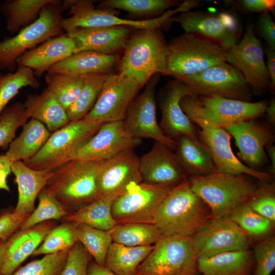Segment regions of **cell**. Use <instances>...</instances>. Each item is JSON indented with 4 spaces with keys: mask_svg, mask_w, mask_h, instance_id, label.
Listing matches in <instances>:
<instances>
[{
    "mask_svg": "<svg viewBox=\"0 0 275 275\" xmlns=\"http://www.w3.org/2000/svg\"><path fill=\"white\" fill-rule=\"evenodd\" d=\"M211 219L209 207L191 190L187 178L169 192L156 211L154 224L163 236L190 237Z\"/></svg>",
    "mask_w": 275,
    "mask_h": 275,
    "instance_id": "1",
    "label": "cell"
},
{
    "mask_svg": "<svg viewBox=\"0 0 275 275\" xmlns=\"http://www.w3.org/2000/svg\"><path fill=\"white\" fill-rule=\"evenodd\" d=\"M180 105L189 120L201 128H224L261 116L268 104L264 101L252 102L193 93L182 98Z\"/></svg>",
    "mask_w": 275,
    "mask_h": 275,
    "instance_id": "2",
    "label": "cell"
},
{
    "mask_svg": "<svg viewBox=\"0 0 275 275\" xmlns=\"http://www.w3.org/2000/svg\"><path fill=\"white\" fill-rule=\"evenodd\" d=\"M246 174L214 172L188 178L191 190L209 207L212 219L227 217L240 204L246 202L259 185Z\"/></svg>",
    "mask_w": 275,
    "mask_h": 275,
    "instance_id": "3",
    "label": "cell"
},
{
    "mask_svg": "<svg viewBox=\"0 0 275 275\" xmlns=\"http://www.w3.org/2000/svg\"><path fill=\"white\" fill-rule=\"evenodd\" d=\"M226 50L203 36L184 33L168 43L164 75L179 80L226 62Z\"/></svg>",
    "mask_w": 275,
    "mask_h": 275,
    "instance_id": "4",
    "label": "cell"
},
{
    "mask_svg": "<svg viewBox=\"0 0 275 275\" xmlns=\"http://www.w3.org/2000/svg\"><path fill=\"white\" fill-rule=\"evenodd\" d=\"M168 43L160 28L131 34L119 64V73L134 78L142 88L155 74H163Z\"/></svg>",
    "mask_w": 275,
    "mask_h": 275,
    "instance_id": "5",
    "label": "cell"
},
{
    "mask_svg": "<svg viewBox=\"0 0 275 275\" xmlns=\"http://www.w3.org/2000/svg\"><path fill=\"white\" fill-rule=\"evenodd\" d=\"M99 161L70 160L53 171L45 187L70 212L75 211L100 198Z\"/></svg>",
    "mask_w": 275,
    "mask_h": 275,
    "instance_id": "6",
    "label": "cell"
},
{
    "mask_svg": "<svg viewBox=\"0 0 275 275\" xmlns=\"http://www.w3.org/2000/svg\"><path fill=\"white\" fill-rule=\"evenodd\" d=\"M61 1L52 0L41 9L38 18L13 37L0 41V69L10 72L17 69L18 58L44 41L64 34L61 26Z\"/></svg>",
    "mask_w": 275,
    "mask_h": 275,
    "instance_id": "7",
    "label": "cell"
},
{
    "mask_svg": "<svg viewBox=\"0 0 275 275\" xmlns=\"http://www.w3.org/2000/svg\"><path fill=\"white\" fill-rule=\"evenodd\" d=\"M198 260L191 236H163L136 275H198Z\"/></svg>",
    "mask_w": 275,
    "mask_h": 275,
    "instance_id": "8",
    "label": "cell"
},
{
    "mask_svg": "<svg viewBox=\"0 0 275 275\" xmlns=\"http://www.w3.org/2000/svg\"><path fill=\"white\" fill-rule=\"evenodd\" d=\"M192 8L191 3L186 1L174 10H168L157 17L134 20L118 17L115 10L96 8L93 1L75 0L68 10V14L70 16L62 18L61 26L66 33L76 28L115 26H128L135 30L160 28L166 22H169L174 14L190 10Z\"/></svg>",
    "mask_w": 275,
    "mask_h": 275,
    "instance_id": "9",
    "label": "cell"
},
{
    "mask_svg": "<svg viewBox=\"0 0 275 275\" xmlns=\"http://www.w3.org/2000/svg\"><path fill=\"white\" fill-rule=\"evenodd\" d=\"M102 124L83 119L70 121L51 133L41 149L33 157L23 162L35 170L53 171L69 161L74 152L93 135Z\"/></svg>",
    "mask_w": 275,
    "mask_h": 275,
    "instance_id": "10",
    "label": "cell"
},
{
    "mask_svg": "<svg viewBox=\"0 0 275 275\" xmlns=\"http://www.w3.org/2000/svg\"><path fill=\"white\" fill-rule=\"evenodd\" d=\"M173 187L132 182L114 200L112 216L117 224H154L156 211Z\"/></svg>",
    "mask_w": 275,
    "mask_h": 275,
    "instance_id": "11",
    "label": "cell"
},
{
    "mask_svg": "<svg viewBox=\"0 0 275 275\" xmlns=\"http://www.w3.org/2000/svg\"><path fill=\"white\" fill-rule=\"evenodd\" d=\"M195 94L250 102L251 88L241 72L224 62L180 80Z\"/></svg>",
    "mask_w": 275,
    "mask_h": 275,
    "instance_id": "12",
    "label": "cell"
},
{
    "mask_svg": "<svg viewBox=\"0 0 275 275\" xmlns=\"http://www.w3.org/2000/svg\"><path fill=\"white\" fill-rule=\"evenodd\" d=\"M141 89L130 76L108 73L95 105L83 119L101 124L123 121Z\"/></svg>",
    "mask_w": 275,
    "mask_h": 275,
    "instance_id": "13",
    "label": "cell"
},
{
    "mask_svg": "<svg viewBox=\"0 0 275 275\" xmlns=\"http://www.w3.org/2000/svg\"><path fill=\"white\" fill-rule=\"evenodd\" d=\"M159 74L153 76L144 91L132 100L123 122L126 130L133 137L151 139L164 144L174 151L177 148V142L163 134L156 119L155 91Z\"/></svg>",
    "mask_w": 275,
    "mask_h": 275,
    "instance_id": "14",
    "label": "cell"
},
{
    "mask_svg": "<svg viewBox=\"0 0 275 275\" xmlns=\"http://www.w3.org/2000/svg\"><path fill=\"white\" fill-rule=\"evenodd\" d=\"M172 17L169 21L178 23L184 33H193L212 40L226 49L238 43L239 26L232 13L187 11Z\"/></svg>",
    "mask_w": 275,
    "mask_h": 275,
    "instance_id": "15",
    "label": "cell"
},
{
    "mask_svg": "<svg viewBox=\"0 0 275 275\" xmlns=\"http://www.w3.org/2000/svg\"><path fill=\"white\" fill-rule=\"evenodd\" d=\"M226 62L243 75L251 89L261 92L269 88L270 78L263 50L252 25L240 41L226 50Z\"/></svg>",
    "mask_w": 275,
    "mask_h": 275,
    "instance_id": "16",
    "label": "cell"
},
{
    "mask_svg": "<svg viewBox=\"0 0 275 275\" xmlns=\"http://www.w3.org/2000/svg\"><path fill=\"white\" fill-rule=\"evenodd\" d=\"M199 258L249 249L248 235L228 217L211 219L191 236Z\"/></svg>",
    "mask_w": 275,
    "mask_h": 275,
    "instance_id": "17",
    "label": "cell"
},
{
    "mask_svg": "<svg viewBox=\"0 0 275 275\" xmlns=\"http://www.w3.org/2000/svg\"><path fill=\"white\" fill-rule=\"evenodd\" d=\"M141 143V139L128 132L123 121L107 122L74 152L70 160L99 161L124 150L134 149Z\"/></svg>",
    "mask_w": 275,
    "mask_h": 275,
    "instance_id": "18",
    "label": "cell"
},
{
    "mask_svg": "<svg viewBox=\"0 0 275 275\" xmlns=\"http://www.w3.org/2000/svg\"><path fill=\"white\" fill-rule=\"evenodd\" d=\"M182 81L175 79L167 83L158 93L161 117L159 126L168 138L176 141L179 138L188 136L199 138L195 124L182 111L180 102L184 97L193 94Z\"/></svg>",
    "mask_w": 275,
    "mask_h": 275,
    "instance_id": "19",
    "label": "cell"
},
{
    "mask_svg": "<svg viewBox=\"0 0 275 275\" xmlns=\"http://www.w3.org/2000/svg\"><path fill=\"white\" fill-rule=\"evenodd\" d=\"M133 149L124 150L99 161L97 179L100 197L120 195L131 183L142 182L140 157Z\"/></svg>",
    "mask_w": 275,
    "mask_h": 275,
    "instance_id": "20",
    "label": "cell"
},
{
    "mask_svg": "<svg viewBox=\"0 0 275 275\" xmlns=\"http://www.w3.org/2000/svg\"><path fill=\"white\" fill-rule=\"evenodd\" d=\"M255 120L238 122L224 129L234 138L239 158L256 170L265 163V149L273 144L274 135L270 125Z\"/></svg>",
    "mask_w": 275,
    "mask_h": 275,
    "instance_id": "21",
    "label": "cell"
},
{
    "mask_svg": "<svg viewBox=\"0 0 275 275\" xmlns=\"http://www.w3.org/2000/svg\"><path fill=\"white\" fill-rule=\"evenodd\" d=\"M139 171L142 182L152 185L173 187L188 178L174 151L156 141L140 158Z\"/></svg>",
    "mask_w": 275,
    "mask_h": 275,
    "instance_id": "22",
    "label": "cell"
},
{
    "mask_svg": "<svg viewBox=\"0 0 275 275\" xmlns=\"http://www.w3.org/2000/svg\"><path fill=\"white\" fill-rule=\"evenodd\" d=\"M199 137L209 148L217 171L231 175L246 174L261 182H269V173L250 168L234 154L231 147V135L223 128L207 127L198 130Z\"/></svg>",
    "mask_w": 275,
    "mask_h": 275,
    "instance_id": "23",
    "label": "cell"
},
{
    "mask_svg": "<svg viewBox=\"0 0 275 275\" xmlns=\"http://www.w3.org/2000/svg\"><path fill=\"white\" fill-rule=\"evenodd\" d=\"M132 29L125 26L76 28L66 34L76 41V53L93 51L118 54L124 50Z\"/></svg>",
    "mask_w": 275,
    "mask_h": 275,
    "instance_id": "24",
    "label": "cell"
},
{
    "mask_svg": "<svg viewBox=\"0 0 275 275\" xmlns=\"http://www.w3.org/2000/svg\"><path fill=\"white\" fill-rule=\"evenodd\" d=\"M77 46L74 39L62 34L25 52L17 60V67H28L41 77L53 65L76 53Z\"/></svg>",
    "mask_w": 275,
    "mask_h": 275,
    "instance_id": "25",
    "label": "cell"
},
{
    "mask_svg": "<svg viewBox=\"0 0 275 275\" xmlns=\"http://www.w3.org/2000/svg\"><path fill=\"white\" fill-rule=\"evenodd\" d=\"M48 221L25 230H18L9 239V245L0 275H10L42 243L48 233L56 226Z\"/></svg>",
    "mask_w": 275,
    "mask_h": 275,
    "instance_id": "26",
    "label": "cell"
},
{
    "mask_svg": "<svg viewBox=\"0 0 275 275\" xmlns=\"http://www.w3.org/2000/svg\"><path fill=\"white\" fill-rule=\"evenodd\" d=\"M11 168V172L15 176L18 193L17 202L13 211L31 214L35 209L36 199L46 186L53 171L35 170L27 166L22 161L12 162Z\"/></svg>",
    "mask_w": 275,
    "mask_h": 275,
    "instance_id": "27",
    "label": "cell"
},
{
    "mask_svg": "<svg viewBox=\"0 0 275 275\" xmlns=\"http://www.w3.org/2000/svg\"><path fill=\"white\" fill-rule=\"evenodd\" d=\"M120 59L119 54L82 51L75 53L54 64L47 72L80 76L93 74H108Z\"/></svg>",
    "mask_w": 275,
    "mask_h": 275,
    "instance_id": "28",
    "label": "cell"
},
{
    "mask_svg": "<svg viewBox=\"0 0 275 275\" xmlns=\"http://www.w3.org/2000/svg\"><path fill=\"white\" fill-rule=\"evenodd\" d=\"M176 142L175 153L187 177L204 176L216 171L210 149L199 138L183 136Z\"/></svg>",
    "mask_w": 275,
    "mask_h": 275,
    "instance_id": "29",
    "label": "cell"
},
{
    "mask_svg": "<svg viewBox=\"0 0 275 275\" xmlns=\"http://www.w3.org/2000/svg\"><path fill=\"white\" fill-rule=\"evenodd\" d=\"M198 266L204 275H252L255 260L253 253L246 249L199 258Z\"/></svg>",
    "mask_w": 275,
    "mask_h": 275,
    "instance_id": "30",
    "label": "cell"
},
{
    "mask_svg": "<svg viewBox=\"0 0 275 275\" xmlns=\"http://www.w3.org/2000/svg\"><path fill=\"white\" fill-rule=\"evenodd\" d=\"M23 104L29 118L43 123L51 133L70 122L66 110L46 88L39 94L28 95Z\"/></svg>",
    "mask_w": 275,
    "mask_h": 275,
    "instance_id": "31",
    "label": "cell"
},
{
    "mask_svg": "<svg viewBox=\"0 0 275 275\" xmlns=\"http://www.w3.org/2000/svg\"><path fill=\"white\" fill-rule=\"evenodd\" d=\"M51 133L43 123L31 119L22 125V132L10 143L5 154L11 162L26 161L41 149Z\"/></svg>",
    "mask_w": 275,
    "mask_h": 275,
    "instance_id": "32",
    "label": "cell"
},
{
    "mask_svg": "<svg viewBox=\"0 0 275 275\" xmlns=\"http://www.w3.org/2000/svg\"><path fill=\"white\" fill-rule=\"evenodd\" d=\"M52 0H6L0 2V12L11 34L34 23L42 8Z\"/></svg>",
    "mask_w": 275,
    "mask_h": 275,
    "instance_id": "33",
    "label": "cell"
},
{
    "mask_svg": "<svg viewBox=\"0 0 275 275\" xmlns=\"http://www.w3.org/2000/svg\"><path fill=\"white\" fill-rule=\"evenodd\" d=\"M153 248L154 245L127 246L112 242L104 266L117 275H136L138 268Z\"/></svg>",
    "mask_w": 275,
    "mask_h": 275,
    "instance_id": "34",
    "label": "cell"
},
{
    "mask_svg": "<svg viewBox=\"0 0 275 275\" xmlns=\"http://www.w3.org/2000/svg\"><path fill=\"white\" fill-rule=\"evenodd\" d=\"M119 195L101 197L92 202L71 212L64 221L83 223L95 228L109 231L117 224L112 216L111 207Z\"/></svg>",
    "mask_w": 275,
    "mask_h": 275,
    "instance_id": "35",
    "label": "cell"
},
{
    "mask_svg": "<svg viewBox=\"0 0 275 275\" xmlns=\"http://www.w3.org/2000/svg\"><path fill=\"white\" fill-rule=\"evenodd\" d=\"M112 242L127 246L152 245L163 236L154 224H117L109 230Z\"/></svg>",
    "mask_w": 275,
    "mask_h": 275,
    "instance_id": "36",
    "label": "cell"
},
{
    "mask_svg": "<svg viewBox=\"0 0 275 275\" xmlns=\"http://www.w3.org/2000/svg\"><path fill=\"white\" fill-rule=\"evenodd\" d=\"M108 74L82 76L84 86L75 102L67 109L69 121L82 119L91 111L101 91Z\"/></svg>",
    "mask_w": 275,
    "mask_h": 275,
    "instance_id": "37",
    "label": "cell"
},
{
    "mask_svg": "<svg viewBox=\"0 0 275 275\" xmlns=\"http://www.w3.org/2000/svg\"><path fill=\"white\" fill-rule=\"evenodd\" d=\"M181 4L174 0H106L101 3L97 8L122 10L133 16L147 17L159 16L170 8L177 7Z\"/></svg>",
    "mask_w": 275,
    "mask_h": 275,
    "instance_id": "38",
    "label": "cell"
},
{
    "mask_svg": "<svg viewBox=\"0 0 275 275\" xmlns=\"http://www.w3.org/2000/svg\"><path fill=\"white\" fill-rule=\"evenodd\" d=\"M45 79L46 88L66 111L76 100L84 86L80 76L47 72Z\"/></svg>",
    "mask_w": 275,
    "mask_h": 275,
    "instance_id": "39",
    "label": "cell"
},
{
    "mask_svg": "<svg viewBox=\"0 0 275 275\" xmlns=\"http://www.w3.org/2000/svg\"><path fill=\"white\" fill-rule=\"evenodd\" d=\"M38 198L37 207L21 225L18 230H27L48 221L64 219L71 213L45 187Z\"/></svg>",
    "mask_w": 275,
    "mask_h": 275,
    "instance_id": "40",
    "label": "cell"
},
{
    "mask_svg": "<svg viewBox=\"0 0 275 275\" xmlns=\"http://www.w3.org/2000/svg\"><path fill=\"white\" fill-rule=\"evenodd\" d=\"M77 223L65 221L55 226L46 235L32 256L49 255L69 251L78 241Z\"/></svg>",
    "mask_w": 275,
    "mask_h": 275,
    "instance_id": "41",
    "label": "cell"
},
{
    "mask_svg": "<svg viewBox=\"0 0 275 275\" xmlns=\"http://www.w3.org/2000/svg\"><path fill=\"white\" fill-rule=\"evenodd\" d=\"M76 233L80 242L97 264L104 265L107 253L112 242L109 231L77 223Z\"/></svg>",
    "mask_w": 275,
    "mask_h": 275,
    "instance_id": "42",
    "label": "cell"
},
{
    "mask_svg": "<svg viewBox=\"0 0 275 275\" xmlns=\"http://www.w3.org/2000/svg\"><path fill=\"white\" fill-rule=\"evenodd\" d=\"M40 85L33 71L26 67L17 66L14 72L4 74L0 81V115L21 88L38 89Z\"/></svg>",
    "mask_w": 275,
    "mask_h": 275,
    "instance_id": "43",
    "label": "cell"
},
{
    "mask_svg": "<svg viewBox=\"0 0 275 275\" xmlns=\"http://www.w3.org/2000/svg\"><path fill=\"white\" fill-rule=\"evenodd\" d=\"M248 235L261 236L268 233L274 224L253 210L245 202L234 209L227 216Z\"/></svg>",
    "mask_w": 275,
    "mask_h": 275,
    "instance_id": "44",
    "label": "cell"
},
{
    "mask_svg": "<svg viewBox=\"0 0 275 275\" xmlns=\"http://www.w3.org/2000/svg\"><path fill=\"white\" fill-rule=\"evenodd\" d=\"M29 119L23 103L18 102L6 107L0 115V148L8 149L18 128Z\"/></svg>",
    "mask_w": 275,
    "mask_h": 275,
    "instance_id": "45",
    "label": "cell"
},
{
    "mask_svg": "<svg viewBox=\"0 0 275 275\" xmlns=\"http://www.w3.org/2000/svg\"><path fill=\"white\" fill-rule=\"evenodd\" d=\"M69 251L45 255L18 268L10 275H61Z\"/></svg>",
    "mask_w": 275,
    "mask_h": 275,
    "instance_id": "46",
    "label": "cell"
},
{
    "mask_svg": "<svg viewBox=\"0 0 275 275\" xmlns=\"http://www.w3.org/2000/svg\"><path fill=\"white\" fill-rule=\"evenodd\" d=\"M263 182L254 194L245 202L255 211L275 222L274 185Z\"/></svg>",
    "mask_w": 275,
    "mask_h": 275,
    "instance_id": "47",
    "label": "cell"
},
{
    "mask_svg": "<svg viewBox=\"0 0 275 275\" xmlns=\"http://www.w3.org/2000/svg\"><path fill=\"white\" fill-rule=\"evenodd\" d=\"M255 266L252 275H270L275 268V237L259 242L253 253Z\"/></svg>",
    "mask_w": 275,
    "mask_h": 275,
    "instance_id": "48",
    "label": "cell"
},
{
    "mask_svg": "<svg viewBox=\"0 0 275 275\" xmlns=\"http://www.w3.org/2000/svg\"><path fill=\"white\" fill-rule=\"evenodd\" d=\"M92 257L79 242L69 251L61 275H88V266Z\"/></svg>",
    "mask_w": 275,
    "mask_h": 275,
    "instance_id": "49",
    "label": "cell"
},
{
    "mask_svg": "<svg viewBox=\"0 0 275 275\" xmlns=\"http://www.w3.org/2000/svg\"><path fill=\"white\" fill-rule=\"evenodd\" d=\"M30 214L9 212L0 216V239H9Z\"/></svg>",
    "mask_w": 275,
    "mask_h": 275,
    "instance_id": "50",
    "label": "cell"
},
{
    "mask_svg": "<svg viewBox=\"0 0 275 275\" xmlns=\"http://www.w3.org/2000/svg\"><path fill=\"white\" fill-rule=\"evenodd\" d=\"M256 26L259 35L266 40L268 47L275 50V24L269 12L260 15Z\"/></svg>",
    "mask_w": 275,
    "mask_h": 275,
    "instance_id": "51",
    "label": "cell"
},
{
    "mask_svg": "<svg viewBox=\"0 0 275 275\" xmlns=\"http://www.w3.org/2000/svg\"><path fill=\"white\" fill-rule=\"evenodd\" d=\"M236 3L238 8L246 13L269 12L275 7L274 0H241Z\"/></svg>",
    "mask_w": 275,
    "mask_h": 275,
    "instance_id": "52",
    "label": "cell"
},
{
    "mask_svg": "<svg viewBox=\"0 0 275 275\" xmlns=\"http://www.w3.org/2000/svg\"><path fill=\"white\" fill-rule=\"evenodd\" d=\"M11 163L5 154H0V189L10 192L7 178L11 172Z\"/></svg>",
    "mask_w": 275,
    "mask_h": 275,
    "instance_id": "53",
    "label": "cell"
},
{
    "mask_svg": "<svg viewBox=\"0 0 275 275\" xmlns=\"http://www.w3.org/2000/svg\"><path fill=\"white\" fill-rule=\"evenodd\" d=\"M267 56L266 67L270 78L269 88L272 91L275 88V50L269 47H267L266 49Z\"/></svg>",
    "mask_w": 275,
    "mask_h": 275,
    "instance_id": "54",
    "label": "cell"
},
{
    "mask_svg": "<svg viewBox=\"0 0 275 275\" xmlns=\"http://www.w3.org/2000/svg\"><path fill=\"white\" fill-rule=\"evenodd\" d=\"M88 275H117L104 265L91 261L87 269Z\"/></svg>",
    "mask_w": 275,
    "mask_h": 275,
    "instance_id": "55",
    "label": "cell"
},
{
    "mask_svg": "<svg viewBox=\"0 0 275 275\" xmlns=\"http://www.w3.org/2000/svg\"><path fill=\"white\" fill-rule=\"evenodd\" d=\"M265 113L267 114L268 121L271 127L275 125V99L272 98L268 104Z\"/></svg>",
    "mask_w": 275,
    "mask_h": 275,
    "instance_id": "56",
    "label": "cell"
},
{
    "mask_svg": "<svg viewBox=\"0 0 275 275\" xmlns=\"http://www.w3.org/2000/svg\"><path fill=\"white\" fill-rule=\"evenodd\" d=\"M265 150L271 161L269 173L272 176L275 174V146L272 144L267 145L265 148Z\"/></svg>",
    "mask_w": 275,
    "mask_h": 275,
    "instance_id": "57",
    "label": "cell"
},
{
    "mask_svg": "<svg viewBox=\"0 0 275 275\" xmlns=\"http://www.w3.org/2000/svg\"><path fill=\"white\" fill-rule=\"evenodd\" d=\"M9 239L7 240L0 239V271L8 250Z\"/></svg>",
    "mask_w": 275,
    "mask_h": 275,
    "instance_id": "58",
    "label": "cell"
},
{
    "mask_svg": "<svg viewBox=\"0 0 275 275\" xmlns=\"http://www.w3.org/2000/svg\"><path fill=\"white\" fill-rule=\"evenodd\" d=\"M3 76H4V74L0 73V81H1V79H2V78H3Z\"/></svg>",
    "mask_w": 275,
    "mask_h": 275,
    "instance_id": "59",
    "label": "cell"
},
{
    "mask_svg": "<svg viewBox=\"0 0 275 275\" xmlns=\"http://www.w3.org/2000/svg\"><path fill=\"white\" fill-rule=\"evenodd\" d=\"M200 275H204V274H201Z\"/></svg>",
    "mask_w": 275,
    "mask_h": 275,
    "instance_id": "60",
    "label": "cell"
}]
</instances>
